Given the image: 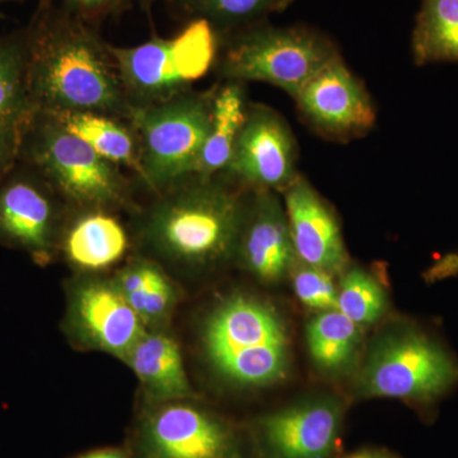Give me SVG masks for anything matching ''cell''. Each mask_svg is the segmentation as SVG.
Here are the masks:
<instances>
[{
    "mask_svg": "<svg viewBox=\"0 0 458 458\" xmlns=\"http://www.w3.org/2000/svg\"><path fill=\"white\" fill-rule=\"evenodd\" d=\"M27 32L35 113H98L128 120L131 106L110 45L89 22L53 4L36 9Z\"/></svg>",
    "mask_w": 458,
    "mask_h": 458,
    "instance_id": "cell-1",
    "label": "cell"
},
{
    "mask_svg": "<svg viewBox=\"0 0 458 458\" xmlns=\"http://www.w3.org/2000/svg\"><path fill=\"white\" fill-rule=\"evenodd\" d=\"M232 185L223 174L192 176L156 195L138 228L150 258L192 270L233 260L247 200Z\"/></svg>",
    "mask_w": 458,
    "mask_h": 458,
    "instance_id": "cell-2",
    "label": "cell"
},
{
    "mask_svg": "<svg viewBox=\"0 0 458 458\" xmlns=\"http://www.w3.org/2000/svg\"><path fill=\"white\" fill-rule=\"evenodd\" d=\"M201 339L210 366L231 384L265 387L288 373L291 345L284 321L260 298H225L205 319Z\"/></svg>",
    "mask_w": 458,
    "mask_h": 458,
    "instance_id": "cell-3",
    "label": "cell"
},
{
    "mask_svg": "<svg viewBox=\"0 0 458 458\" xmlns=\"http://www.w3.org/2000/svg\"><path fill=\"white\" fill-rule=\"evenodd\" d=\"M18 161L38 172L71 210L132 207L131 183L122 165L99 156L50 114L35 113L23 123Z\"/></svg>",
    "mask_w": 458,
    "mask_h": 458,
    "instance_id": "cell-4",
    "label": "cell"
},
{
    "mask_svg": "<svg viewBox=\"0 0 458 458\" xmlns=\"http://www.w3.org/2000/svg\"><path fill=\"white\" fill-rule=\"evenodd\" d=\"M213 90L190 89L162 104L131 107L128 122L140 146V180L153 194L197 174L209 131Z\"/></svg>",
    "mask_w": 458,
    "mask_h": 458,
    "instance_id": "cell-5",
    "label": "cell"
},
{
    "mask_svg": "<svg viewBox=\"0 0 458 458\" xmlns=\"http://www.w3.org/2000/svg\"><path fill=\"white\" fill-rule=\"evenodd\" d=\"M458 386V360L437 337L403 327L379 337L361 369L360 387L369 397L430 408Z\"/></svg>",
    "mask_w": 458,
    "mask_h": 458,
    "instance_id": "cell-6",
    "label": "cell"
},
{
    "mask_svg": "<svg viewBox=\"0 0 458 458\" xmlns=\"http://www.w3.org/2000/svg\"><path fill=\"white\" fill-rule=\"evenodd\" d=\"M216 30L199 18L172 38H152L138 47L110 45L131 107L162 104L191 89L216 59Z\"/></svg>",
    "mask_w": 458,
    "mask_h": 458,
    "instance_id": "cell-7",
    "label": "cell"
},
{
    "mask_svg": "<svg viewBox=\"0 0 458 458\" xmlns=\"http://www.w3.org/2000/svg\"><path fill=\"white\" fill-rule=\"evenodd\" d=\"M337 55L330 41L310 30L262 27L228 45L218 72L225 81L269 83L294 98Z\"/></svg>",
    "mask_w": 458,
    "mask_h": 458,
    "instance_id": "cell-8",
    "label": "cell"
},
{
    "mask_svg": "<svg viewBox=\"0 0 458 458\" xmlns=\"http://www.w3.org/2000/svg\"><path fill=\"white\" fill-rule=\"evenodd\" d=\"M65 207L40 174L17 161L0 181V243L47 265L59 254Z\"/></svg>",
    "mask_w": 458,
    "mask_h": 458,
    "instance_id": "cell-9",
    "label": "cell"
},
{
    "mask_svg": "<svg viewBox=\"0 0 458 458\" xmlns=\"http://www.w3.org/2000/svg\"><path fill=\"white\" fill-rule=\"evenodd\" d=\"M137 450L140 458H243L233 429L189 400L148 406Z\"/></svg>",
    "mask_w": 458,
    "mask_h": 458,
    "instance_id": "cell-10",
    "label": "cell"
},
{
    "mask_svg": "<svg viewBox=\"0 0 458 458\" xmlns=\"http://www.w3.org/2000/svg\"><path fill=\"white\" fill-rule=\"evenodd\" d=\"M82 276L69 289L66 334L80 348L106 352L123 361L147 328L113 278Z\"/></svg>",
    "mask_w": 458,
    "mask_h": 458,
    "instance_id": "cell-11",
    "label": "cell"
},
{
    "mask_svg": "<svg viewBox=\"0 0 458 458\" xmlns=\"http://www.w3.org/2000/svg\"><path fill=\"white\" fill-rule=\"evenodd\" d=\"M295 164L297 144L285 120L273 108L250 105L223 174L249 190L284 192L298 176Z\"/></svg>",
    "mask_w": 458,
    "mask_h": 458,
    "instance_id": "cell-12",
    "label": "cell"
},
{
    "mask_svg": "<svg viewBox=\"0 0 458 458\" xmlns=\"http://www.w3.org/2000/svg\"><path fill=\"white\" fill-rule=\"evenodd\" d=\"M294 99L304 120L333 140L360 137L376 123L369 92L339 55L313 75Z\"/></svg>",
    "mask_w": 458,
    "mask_h": 458,
    "instance_id": "cell-13",
    "label": "cell"
},
{
    "mask_svg": "<svg viewBox=\"0 0 458 458\" xmlns=\"http://www.w3.org/2000/svg\"><path fill=\"white\" fill-rule=\"evenodd\" d=\"M343 423V405L330 396L298 401L256 423L262 458H331Z\"/></svg>",
    "mask_w": 458,
    "mask_h": 458,
    "instance_id": "cell-14",
    "label": "cell"
},
{
    "mask_svg": "<svg viewBox=\"0 0 458 458\" xmlns=\"http://www.w3.org/2000/svg\"><path fill=\"white\" fill-rule=\"evenodd\" d=\"M233 260L254 278L276 284L298 262L284 208L276 192L251 190Z\"/></svg>",
    "mask_w": 458,
    "mask_h": 458,
    "instance_id": "cell-15",
    "label": "cell"
},
{
    "mask_svg": "<svg viewBox=\"0 0 458 458\" xmlns=\"http://www.w3.org/2000/svg\"><path fill=\"white\" fill-rule=\"evenodd\" d=\"M284 194L286 218L298 261L331 276L344 273L348 267V252L339 222L327 201L301 174Z\"/></svg>",
    "mask_w": 458,
    "mask_h": 458,
    "instance_id": "cell-16",
    "label": "cell"
},
{
    "mask_svg": "<svg viewBox=\"0 0 458 458\" xmlns=\"http://www.w3.org/2000/svg\"><path fill=\"white\" fill-rule=\"evenodd\" d=\"M66 216L59 254L81 274H99L119 264L131 246L128 232L114 212L73 210Z\"/></svg>",
    "mask_w": 458,
    "mask_h": 458,
    "instance_id": "cell-17",
    "label": "cell"
},
{
    "mask_svg": "<svg viewBox=\"0 0 458 458\" xmlns=\"http://www.w3.org/2000/svg\"><path fill=\"white\" fill-rule=\"evenodd\" d=\"M123 361L137 376L149 405L194 394L179 343L167 328L147 330Z\"/></svg>",
    "mask_w": 458,
    "mask_h": 458,
    "instance_id": "cell-18",
    "label": "cell"
},
{
    "mask_svg": "<svg viewBox=\"0 0 458 458\" xmlns=\"http://www.w3.org/2000/svg\"><path fill=\"white\" fill-rule=\"evenodd\" d=\"M113 279L147 330L167 328L180 294L174 280L156 259L134 256Z\"/></svg>",
    "mask_w": 458,
    "mask_h": 458,
    "instance_id": "cell-19",
    "label": "cell"
},
{
    "mask_svg": "<svg viewBox=\"0 0 458 458\" xmlns=\"http://www.w3.org/2000/svg\"><path fill=\"white\" fill-rule=\"evenodd\" d=\"M249 106L245 83L225 81L214 89L209 131L195 176L212 179L227 171Z\"/></svg>",
    "mask_w": 458,
    "mask_h": 458,
    "instance_id": "cell-20",
    "label": "cell"
},
{
    "mask_svg": "<svg viewBox=\"0 0 458 458\" xmlns=\"http://www.w3.org/2000/svg\"><path fill=\"white\" fill-rule=\"evenodd\" d=\"M99 156L140 174V146L128 120L98 113L47 114Z\"/></svg>",
    "mask_w": 458,
    "mask_h": 458,
    "instance_id": "cell-21",
    "label": "cell"
},
{
    "mask_svg": "<svg viewBox=\"0 0 458 458\" xmlns=\"http://www.w3.org/2000/svg\"><path fill=\"white\" fill-rule=\"evenodd\" d=\"M306 342L313 363L322 372L339 375L351 369L361 343L358 324L339 310L318 312L306 327Z\"/></svg>",
    "mask_w": 458,
    "mask_h": 458,
    "instance_id": "cell-22",
    "label": "cell"
},
{
    "mask_svg": "<svg viewBox=\"0 0 458 458\" xmlns=\"http://www.w3.org/2000/svg\"><path fill=\"white\" fill-rule=\"evenodd\" d=\"M33 111L29 92V32L0 35V123H25Z\"/></svg>",
    "mask_w": 458,
    "mask_h": 458,
    "instance_id": "cell-23",
    "label": "cell"
},
{
    "mask_svg": "<svg viewBox=\"0 0 458 458\" xmlns=\"http://www.w3.org/2000/svg\"><path fill=\"white\" fill-rule=\"evenodd\" d=\"M411 45L418 65L458 63V0H421Z\"/></svg>",
    "mask_w": 458,
    "mask_h": 458,
    "instance_id": "cell-24",
    "label": "cell"
},
{
    "mask_svg": "<svg viewBox=\"0 0 458 458\" xmlns=\"http://www.w3.org/2000/svg\"><path fill=\"white\" fill-rule=\"evenodd\" d=\"M387 295L378 280L361 267L344 270L337 286V310L355 324L369 325L384 316Z\"/></svg>",
    "mask_w": 458,
    "mask_h": 458,
    "instance_id": "cell-25",
    "label": "cell"
},
{
    "mask_svg": "<svg viewBox=\"0 0 458 458\" xmlns=\"http://www.w3.org/2000/svg\"><path fill=\"white\" fill-rule=\"evenodd\" d=\"M192 12L212 26L231 27L284 7L288 0H186Z\"/></svg>",
    "mask_w": 458,
    "mask_h": 458,
    "instance_id": "cell-26",
    "label": "cell"
},
{
    "mask_svg": "<svg viewBox=\"0 0 458 458\" xmlns=\"http://www.w3.org/2000/svg\"><path fill=\"white\" fill-rule=\"evenodd\" d=\"M292 279L294 293L304 306L318 312L337 310V288L331 274L300 262L292 271Z\"/></svg>",
    "mask_w": 458,
    "mask_h": 458,
    "instance_id": "cell-27",
    "label": "cell"
},
{
    "mask_svg": "<svg viewBox=\"0 0 458 458\" xmlns=\"http://www.w3.org/2000/svg\"><path fill=\"white\" fill-rule=\"evenodd\" d=\"M22 126L23 123H0V181L17 164Z\"/></svg>",
    "mask_w": 458,
    "mask_h": 458,
    "instance_id": "cell-28",
    "label": "cell"
},
{
    "mask_svg": "<svg viewBox=\"0 0 458 458\" xmlns=\"http://www.w3.org/2000/svg\"><path fill=\"white\" fill-rule=\"evenodd\" d=\"M123 0H63V7L86 22L99 20L116 11Z\"/></svg>",
    "mask_w": 458,
    "mask_h": 458,
    "instance_id": "cell-29",
    "label": "cell"
},
{
    "mask_svg": "<svg viewBox=\"0 0 458 458\" xmlns=\"http://www.w3.org/2000/svg\"><path fill=\"white\" fill-rule=\"evenodd\" d=\"M77 458H131V456L120 448H101V450L87 452Z\"/></svg>",
    "mask_w": 458,
    "mask_h": 458,
    "instance_id": "cell-30",
    "label": "cell"
},
{
    "mask_svg": "<svg viewBox=\"0 0 458 458\" xmlns=\"http://www.w3.org/2000/svg\"><path fill=\"white\" fill-rule=\"evenodd\" d=\"M344 458H394L393 454H387L385 451L378 450H361L354 452V454H348Z\"/></svg>",
    "mask_w": 458,
    "mask_h": 458,
    "instance_id": "cell-31",
    "label": "cell"
},
{
    "mask_svg": "<svg viewBox=\"0 0 458 458\" xmlns=\"http://www.w3.org/2000/svg\"><path fill=\"white\" fill-rule=\"evenodd\" d=\"M55 0H38V8H45L49 7V5H53Z\"/></svg>",
    "mask_w": 458,
    "mask_h": 458,
    "instance_id": "cell-32",
    "label": "cell"
},
{
    "mask_svg": "<svg viewBox=\"0 0 458 458\" xmlns=\"http://www.w3.org/2000/svg\"><path fill=\"white\" fill-rule=\"evenodd\" d=\"M23 0H0V5L8 4V3H21Z\"/></svg>",
    "mask_w": 458,
    "mask_h": 458,
    "instance_id": "cell-33",
    "label": "cell"
},
{
    "mask_svg": "<svg viewBox=\"0 0 458 458\" xmlns=\"http://www.w3.org/2000/svg\"><path fill=\"white\" fill-rule=\"evenodd\" d=\"M140 2H143V3H152V2H155V0H140Z\"/></svg>",
    "mask_w": 458,
    "mask_h": 458,
    "instance_id": "cell-34",
    "label": "cell"
}]
</instances>
